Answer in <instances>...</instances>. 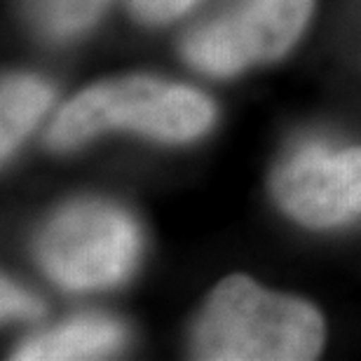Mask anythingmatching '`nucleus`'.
Masks as SVG:
<instances>
[{
    "label": "nucleus",
    "mask_w": 361,
    "mask_h": 361,
    "mask_svg": "<svg viewBox=\"0 0 361 361\" xmlns=\"http://www.w3.org/2000/svg\"><path fill=\"white\" fill-rule=\"evenodd\" d=\"M127 341V331L111 317H78L61 326L26 341L14 359L21 361H71L104 359L118 352Z\"/></svg>",
    "instance_id": "423d86ee"
},
{
    "label": "nucleus",
    "mask_w": 361,
    "mask_h": 361,
    "mask_svg": "<svg viewBox=\"0 0 361 361\" xmlns=\"http://www.w3.org/2000/svg\"><path fill=\"white\" fill-rule=\"evenodd\" d=\"M5 319H38L42 314V302L33 293L24 291L10 279H3V293H0Z\"/></svg>",
    "instance_id": "1a4fd4ad"
},
{
    "label": "nucleus",
    "mask_w": 361,
    "mask_h": 361,
    "mask_svg": "<svg viewBox=\"0 0 361 361\" xmlns=\"http://www.w3.org/2000/svg\"><path fill=\"white\" fill-rule=\"evenodd\" d=\"M139 251L136 221L108 202L63 207L35 242L45 272L71 291H97L125 281L136 268Z\"/></svg>",
    "instance_id": "7ed1b4c3"
},
{
    "label": "nucleus",
    "mask_w": 361,
    "mask_h": 361,
    "mask_svg": "<svg viewBox=\"0 0 361 361\" xmlns=\"http://www.w3.org/2000/svg\"><path fill=\"white\" fill-rule=\"evenodd\" d=\"M195 0H132V10L141 21L162 24L183 14Z\"/></svg>",
    "instance_id": "9d476101"
},
{
    "label": "nucleus",
    "mask_w": 361,
    "mask_h": 361,
    "mask_svg": "<svg viewBox=\"0 0 361 361\" xmlns=\"http://www.w3.org/2000/svg\"><path fill=\"white\" fill-rule=\"evenodd\" d=\"M312 0H242L226 17L192 31L183 54L212 75H230L249 63L277 59L307 24Z\"/></svg>",
    "instance_id": "20e7f679"
},
{
    "label": "nucleus",
    "mask_w": 361,
    "mask_h": 361,
    "mask_svg": "<svg viewBox=\"0 0 361 361\" xmlns=\"http://www.w3.org/2000/svg\"><path fill=\"white\" fill-rule=\"evenodd\" d=\"M214 104L183 85L120 78L85 90L52 122L47 141L73 148L108 129H134L162 141H192L212 127Z\"/></svg>",
    "instance_id": "f03ea898"
},
{
    "label": "nucleus",
    "mask_w": 361,
    "mask_h": 361,
    "mask_svg": "<svg viewBox=\"0 0 361 361\" xmlns=\"http://www.w3.org/2000/svg\"><path fill=\"white\" fill-rule=\"evenodd\" d=\"M322 345L324 322L314 307L242 274L214 288L192 336L195 355L209 361H302Z\"/></svg>",
    "instance_id": "f257e3e1"
},
{
    "label": "nucleus",
    "mask_w": 361,
    "mask_h": 361,
    "mask_svg": "<svg viewBox=\"0 0 361 361\" xmlns=\"http://www.w3.org/2000/svg\"><path fill=\"white\" fill-rule=\"evenodd\" d=\"M111 0H26L33 21L52 38H71L90 28Z\"/></svg>",
    "instance_id": "6e6552de"
},
{
    "label": "nucleus",
    "mask_w": 361,
    "mask_h": 361,
    "mask_svg": "<svg viewBox=\"0 0 361 361\" xmlns=\"http://www.w3.org/2000/svg\"><path fill=\"white\" fill-rule=\"evenodd\" d=\"M52 104V90L38 78L31 75H12L5 78L3 92H0V146L3 157L24 141L47 106Z\"/></svg>",
    "instance_id": "0eeeda50"
},
{
    "label": "nucleus",
    "mask_w": 361,
    "mask_h": 361,
    "mask_svg": "<svg viewBox=\"0 0 361 361\" xmlns=\"http://www.w3.org/2000/svg\"><path fill=\"white\" fill-rule=\"evenodd\" d=\"M274 197L288 216L314 228L361 216V148L334 150L307 143L279 164Z\"/></svg>",
    "instance_id": "39448f33"
}]
</instances>
